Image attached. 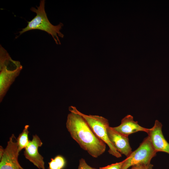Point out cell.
<instances>
[{
  "instance_id": "obj_1",
  "label": "cell",
  "mask_w": 169,
  "mask_h": 169,
  "mask_svg": "<svg viewBox=\"0 0 169 169\" xmlns=\"http://www.w3.org/2000/svg\"><path fill=\"white\" fill-rule=\"evenodd\" d=\"M66 125L72 138L91 156L97 158L105 152L106 144L96 136L81 115L70 112Z\"/></svg>"
},
{
  "instance_id": "obj_2",
  "label": "cell",
  "mask_w": 169,
  "mask_h": 169,
  "mask_svg": "<svg viewBox=\"0 0 169 169\" xmlns=\"http://www.w3.org/2000/svg\"><path fill=\"white\" fill-rule=\"evenodd\" d=\"M45 1L41 0L39 6H36L37 8L31 7L30 10L35 13L36 15L31 21L28 22L27 26L19 32V35L31 30H40L51 35L56 44H60L58 36L63 37V35L60 31L63 24L60 23L54 26L50 23L45 12Z\"/></svg>"
},
{
  "instance_id": "obj_3",
  "label": "cell",
  "mask_w": 169,
  "mask_h": 169,
  "mask_svg": "<svg viewBox=\"0 0 169 169\" xmlns=\"http://www.w3.org/2000/svg\"><path fill=\"white\" fill-rule=\"evenodd\" d=\"M69 110L79 114L83 118L96 136L108 145L110 154L117 158L121 157V154L116 150L109 139L107 130L110 125L107 119L98 115L85 114L73 106L69 107Z\"/></svg>"
},
{
  "instance_id": "obj_4",
  "label": "cell",
  "mask_w": 169,
  "mask_h": 169,
  "mask_svg": "<svg viewBox=\"0 0 169 169\" xmlns=\"http://www.w3.org/2000/svg\"><path fill=\"white\" fill-rule=\"evenodd\" d=\"M23 68L19 61L7 55L0 59V101L1 102L7 91Z\"/></svg>"
},
{
  "instance_id": "obj_5",
  "label": "cell",
  "mask_w": 169,
  "mask_h": 169,
  "mask_svg": "<svg viewBox=\"0 0 169 169\" xmlns=\"http://www.w3.org/2000/svg\"><path fill=\"white\" fill-rule=\"evenodd\" d=\"M156 153L150 138L147 136L144 138L138 148L132 151L125 159L121 169H127L137 165L150 164Z\"/></svg>"
},
{
  "instance_id": "obj_6",
  "label": "cell",
  "mask_w": 169,
  "mask_h": 169,
  "mask_svg": "<svg viewBox=\"0 0 169 169\" xmlns=\"http://www.w3.org/2000/svg\"><path fill=\"white\" fill-rule=\"evenodd\" d=\"M19 153L16 139L12 134L0 159V169H20L22 166L18 161Z\"/></svg>"
},
{
  "instance_id": "obj_7",
  "label": "cell",
  "mask_w": 169,
  "mask_h": 169,
  "mask_svg": "<svg viewBox=\"0 0 169 169\" xmlns=\"http://www.w3.org/2000/svg\"><path fill=\"white\" fill-rule=\"evenodd\" d=\"M42 145L39 136L37 135H33L24 151L25 158L39 169H45L44 157L38 151V148Z\"/></svg>"
},
{
  "instance_id": "obj_8",
  "label": "cell",
  "mask_w": 169,
  "mask_h": 169,
  "mask_svg": "<svg viewBox=\"0 0 169 169\" xmlns=\"http://www.w3.org/2000/svg\"><path fill=\"white\" fill-rule=\"evenodd\" d=\"M162 126V124L156 120L153 126L149 129L147 133L157 152L162 151L169 154V143L164 136Z\"/></svg>"
},
{
  "instance_id": "obj_9",
  "label": "cell",
  "mask_w": 169,
  "mask_h": 169,
  "mask_svg": "<svg viewBox=\"0 0 169 169\" xmlns=\"http://www.w3.org/2000/svg\"><path fill=\"white\" fill-rule=\"evenodd\" d=\"M107 130L109 139L116 150L121 155L129 156L132 151L128 136L119 133L110 126Z\"/></svg>"
},
{
  "instance_id": "obj_10",
  "label": "cell",
  "mask_w": 169,
  "mask_h": 169,
  "mask_svg": "<svg viewBox=\"0 0 169 169\" xmlns=\"http://www.w3.org/2000/svg\"><path fill=\"white\" fill-rule=\"evenodd\" d=\"M112 128L117 132L126 136L138 131H144L147 133L149 129L140 125L137 121L134 120L133 116L130 115L123 118L119 125Z\"/></svg>"
},
{
  "instance_id": "obj_11",
  "label": "cell",
  "mask_w": 169,
  "mask_h": 169,
  "mask_svg": "<svg viewBox=\"0 0 169 169\" xmlns=\"http://www.w3.org/2000/svg\"><path fill=\"white\" fill-rule=\"evenodd\" d=\"M29 128L28 125H25L22 132L19 135L16 139L19 152L23 149H25L29 143L30 140L28 138V134L29 133Z\"/></svg>"
},
{
  "instance_id": "obj_12",
  "label": "cell",
  "mask_w": 169,
  "mask_h": 169,
  "mask_svg": "<svg viewBox=\"0 0 169 169\" xmlns=\"http://www.w3.org/2000/svg\"><path fill=\"white\" fill-rule=\"evenodd\" d=\"M66 161L62 156L59 155L51 158L48 163L49 169H62L65 166Z\"/></svg>"
},
{
  "instance_id": "obj_13",
  "label": "cell",
  "mask_w": 169,
  "mask_h": 169,
  "mask_svg": "<svg viewBox=\"0 0 169 169\" xmlns=\"http://www.w3.org/2000/svg\"><path fill=\"white\" fill-rule=\"evenodd\" d=\"M125 160L123 161L108 165L106 166L100 167L99 169H121Z\"/></svg>"
},
{
  "instance_id": "obj_14",
  "label": "cell",
  "mask_w": 169,
  "mask_h": 169,
  "mask_svg": "<svg viewBox=\"0 0 169 169\" xmlns=\"http://www.w3.org/2000/svg\"><path fill=\"white\" fill-rule=\"evenodd\" d=\"M77 169H97L91 167L86 162L85 160L82 158L79 160V165Z\"/></svg>"
},
{
  "instance_id": "obj_15",
  "label": "cell",
  "mask_w": 169,
  "mask_h": 169,
  "mask_svg": "<svg viewBox=\"0 0 169 169\" xmlns=\"http://www.w3.org/2000/svg\"><path fill=\"white\" fill-rule=\"evenodd\" d=\"M153 166L151 163L148 164H139L131 166L130 169H153Z\"/></svg>"
},
{
  "instance_id": "obj_16",
  "label": "cell",
  "mask_w": 169,
  "mask_h": 169,
  "mask_svg": "<svg viewBox=\"0 0 169 169\" xmlns=\"http://www.w3.org/2000/svg\"><path fill=\"white\" fill-rule=\"evenodd\" d=\"M4 151V148L1 146H0V159L2 157Z\"/></svg>"
},
{
  "instance_id": "obj_17",
  "label": "cell",
  "mask_w": 169,
  "mask_h": 169,
  "mask_svg": "<svg viewBox=\"0 0 169 169\" xmlns=\"http://www.w3.org/2000/svg\"><path fill=\"white\" fill-rule=\"evenodd\" d=\"M20 169H25L23 168L22 167H21V168Z\"/></svg>"
},
{
  "instance_id": "obj_18",
  "label": "cell",
  "mask_w": 169,
  "mask_h": 169,
  "mask_svg": "<svg viewBox=\"0 0 169 169\" xmlns=\"http://www.w3.org/2000/svg\"><path fill=\"white\" fill-rule=\"evenodd\" d=\"M48 169H49V168H48Z\"/></svg>"
}]
</instances>
